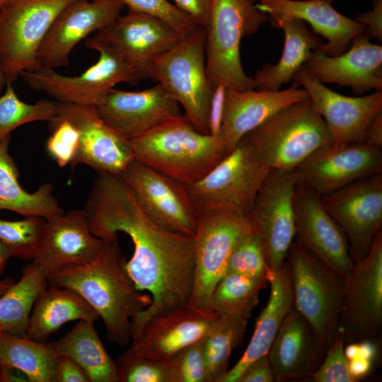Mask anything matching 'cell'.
Here are the masks:
<instances>
[{
    "instance_id": "obj_1",
    "label": "cell",
    "mask_w": 382,
    "mask_h": 382,
    "mask_svg": "<svg viewBox=\"0 0 382 382\" xmlns=\"http://www.w3.org/2000/svg\"><path fill=\"white\" fill-rule=\"evenodd\" d=\"M89 229L103 241L126 233L134 245L125 266L152 302L132 321V337L152 316L187 306L194 278V238L168 231L141 209L120 175L98 173L84 207Z\"/></svg>"
},
{
    "instance_id": "obj_34",
    "label": "cell",
    "mask_w": 382,
    "mask_h": 382,
    "mask_svg": "<svg viewBox=\"0 0 382 382\" xmlns=\"http://www.w3.org/2000/svg\"><path fill=\"white\" fill-rule=\"evenodd\" d=\"M57 355L48 342L0 334V369L22 372L31 382H57Z\"/></svg>"
},
{
    "instance_id": "obj_17",
    "label": "cell",
    "mask_w": 382,
    "mask_h": 382,
    "mask_svg": "<svg viewBox=\"0 0 382 382\" xmlns=\"http://www.w3.org/2000/svg\"><path fill=\"white\" fill-rule=\"evenodd\" d=\"M296 186L321 197L382 173V151L363 143L321 147L292 170Z\"/></svg>"
},
{
    "instance_id": "obj_42",
    "label": "cell",
    "mask_w": 382,
    "mask_h": 382,
    "mask_svg": "<svg viewBox=\"0 0 382 382\" xmlns=\"http://www.w3.org/2000/svg\"><path fill=\"white\" fill-rule=\"evenodd\" d=\"M204 338L165 360L169 382H207Z\"/></svg>"
},
{
    "instance_id": "obj_11",
    "label": "cell",
    "mask_w": 382,
    "mask_h": 382,
    "mask_svg": "<svg viewBox=\"0 0 382 382\" xmlns=\"http://www.w3.org/2000/svg\"><path fill=\"white\" fill-rule=\"evenodd\" d=\"M186 36L166 22L144 13L128 11L86 40L91 50L115 53L140 81L150 79L153 60Z\"/></svg>"
},
{
    "instance_id": "obj_6",
    "label": "cell",
    "mask_w": 382,
    "mask_h": 382,
    "mask_svg": "<svg viewBox=\"0 0 382 382\" xmlns=\"http://www.w3.org/2000/svg\"><path fill=\"white\" fill-rule=\"evenodd\" d=\"M286 261L291 273L294 308L328 349L339 332L345 277L294 241Z\"/></svg>"
},
{
    "instance_id": "obj_22",
    "label": "cell",
    "mask_w": 382,
    "mask_h": 382,
    "mask_svg": "<svg viewBox=\"0 0 382 382\" xmlns=\"http://www.w3.org/2000/svg\"><path fill=\"white\" fill-rule=\"evenodd\" d=\"M295 240L328 267L346 277L354 262L342 229L315 192L296 186L294 196Z\"/></svg>"
},
{
    "instance_id": "obj_21",
    "label": "cell",
    "mask_w": 382,
    "mask_h": 382,
    "mask_svg": "<svg viewBox=\"0 0 382 382\" xmlns=\"http://www.w3.org/2000/svg\"><path fill=\"white\" fill-rule=\"evenodd\" d=\"M96 109L108 126L129 141L183 115L180 105L158 83L139 91L113 88Z\"/></svg>"
},
{
    "instance_id": "obj_3",
    "label": "cell",
    "mask_w": 382,
    "mask_h": 382,
    "mask_svg": "<svg viewBox=\"0 0 382 382\" xmlns=\"http://www.w3.org/2000/svg\"><path fill=\"white\" fill-rule=\"evenodd\" d=\"M129 141L134 159L186 185L200 180L228 154L219 138L198 132L184 115Z\"/></svg>"
},
{
    "instance_id": "obj_49",
    "label": "cell",
    "mask_w": 382,
    "mask_h": 382,
    "mask_svg": "<svg viewBox=\"0 0 382 382\" xmlns=\"http://www.w3.org/2000/svg\"><path fill=\"white\" fill-rule=\"evenodd\" d=\"M57 382H90L82 367L73 359L65 355L57 357Z\"/></svg>"
},
{
    "instance_id": "obj_53",
    "label": "cell",
    "mask_w": 382,
    "mask_h": 382,
    "mask_svg": "<svg viewBox=\"0 0 382 382\" xmlns=\"http://www.w3.org/2000/svg\"><path fill=\"white\" fill-rule=\"evenodd\" d=\"M12 257L7 247L0 240V275L4 272L8 259Z\"/></svg>"
},
{
    "instance_id": "obj_13",
    "label": "cell",
    "mask_w": 382,
    "mask_h": 382,
    "mask_svg": "<svg viewBox=\"0 0 382 382\" xmlns=\"http://www.w3.org/2000/svg\"><path fill=\"white\" fill-rule=\"evenodd\" d=\"M339 330L345 344L381 342L382 333V231L367 256L345 277Z\"/></svg>"
},
{
    "instance_id": "obj_9",
    "label": "cell",
    "mask_w": 382,
    "mask_h": 382,
    "mask_svg": "<svg viewBox=\"0 0 382 382\" xmlns=\"http://www.w3.org/2000/svg\"><path fill=\"white\" fill-rule=\"evenodd\" d=\"M194 236V278L187 306L206 312L212 294L226 274L231 254L238 242L253 231L247 216L219 208L198 209Z\"/></svg>"
},
{
    "instance_id": "obj_55",
    "label": "cell",
    "mask_w": 382,
    "mask_h": 382,
    "mask_svg": "<svg viewBox=\"0 0 382 382\" xmlns=\"http://www.w3.org/2000/svg\"><path fill=\"white\" fill-rule=\"evenodd\" d=\"M6 79L0 67V93H1L2 90L6 87Z\"/></svg>"
},
{
    "instance_id": "obj_48",
    "label": "cell",
    "mask_w": 382,
    "mask_h": 382,
    "mask_svg": "<svg viewBox=\"0 0 382 382\" xmlns=\"http://www.w3.org/2000/svg\"><path fill=\"white\" fill-rule=\"evenodd\" d=\"M275 381L268 357L263 355L249 364L241 373L236 382H273Z\"/></svg>"
},
{
    "instance_id": "obj_27",
    "label": "cell",
    "mask_w": 382,
    "mask_h": 382,
    "mask_svg": "<svg viewBox=\"0 0 382 382\" xmlns=\"http://www.w3.org/2000/svg\"><path fill=\"white\" fill-rule=\"evenodd\" d=\"M328 348L294 307L284 318L267 355L275 381L310 378Z\"/></svg>"
},
{
    "instance_id": "obj_51",
    "label": "cell",
    "mask_w": 382,
    "mask_h": 382,
    "mask_svg": "<svg viewBox=\"0 0 382 382\" xmlns=\"http://www.w3.org/2000/svg\"><path fill=\"white\" fill-rule=\"evenodd\" d=\"M361 143L378 149H382V112L369 125Z\"/></svg>"
},
{
    "instance_id": "obj_23",
    "label": "cell",
    "mask_w": 382,
    "mask_h": 382,
    "mask_svg": "<svg viewBox=\"0 0 382 382\" xmlns=\"http://www.w3.org/2000/svg\"><path fill=\"white\" fill-rule=\"evenodd\" d=\"M47 220L40 245L32 260L45 275L93 261L104 242L91 233L84 209H73Z\"/></svg>"
},
{
    "instance_id": "obj_31",
    "label": "cell",
    "mask_w": 382,
    "mask_h": 382,
    "mask_svg": "<svg viewBox=\"0 0 382 382\" xmlns=\"http://www.w3.org/2000/svg\"><path fill=\"white\" fill-rule=\"evenodd\" d=\"M98 317L94 308L74 289L48 285L35 301L25 337L47 342L54 332L68 322L95 321Z\"/></svg>"
},
{
    "instance_id": "obj_25",
    "label": "cell",
    "mask_w": 382,
    "mask_h": 382,
    "mask_svg": "<svg viewBox=\"0 0 382 382\" xmlns=\"http://www.w3.org/2000/svg\"><path fill=\"white\" fill-rule=\"evenodd\" d=\"M216 317L187 305L155 315L132 337L130 347L144 357L166 360L204 338Z\"/></svg>"
},
{
    "instance_id": "obj_28",
    "label": "cell",
    "mask_w": 382,
    "mask_h": 382,
    "mask_svg": "<svg viewBox=\"0 0 382 382\" xmlns=\"http://www.w3.org/2000/svg\"><path fill=\"white\" fill-rule=\"evenodd\" d=\"M332 0H259L256 7L267 16L296 18L308 23L313 33L326 40L322 51L329 56L345 52L352 40L365 33V26L338 12Z\"/></svg>"
},
{
    "instance_id": "obj_15",
    "label": "cell",
    "mask_w": 382,
    "mask_h": 382,
    "mask_svg": "<svg viewBox=\"0 0 382 382\" xmlns=\"http://www.w3.org/2000/svg\"><path fill=\"white\" fill-rule=\"evenodd\" d=\"M292 171L272 170L247 216L260 239L270 271L282 268L295 237Z\"/></svg>"
},
{
    "instance_id": "obj_14",
    "label": "cell",
    "mask_w": 382,
    "mask_h": 382,
    "mask_svg": "<svg viewBox=\"0 0 382 382\" xmlns=\"http://www.w3.org/2000/svg\"><path fill=\"white\" fill-rule=\"evenodd\" d=\"M320 197L325 209L345 235L354 262L364 260L381 231L382 173Z\"/></svg>"
},
{
    "instance_id": "obj_32",
    "label": "cell",
    "mask_w": 382,
    "mask_h": 382,
    "mask_svg": "<svg viewBox=\"0 0 382 382\" xmlns=\"http://www.w3.org/2000/svg\"><path fill=\"white\" fill-rule=\"evenodd\" d=\"M11 135L0 142V210L15 212L24 216H35L48 219L64 213L53 194L50 183L41 185L29 192L19 183V171L9 154Z\"/></svg>"
},
{
    "instance_id": "obj_29",
    "label": "cell",
    "mask_w": 382,
    "mask_h": 382,
    "mask_svg": "<svg viewBox=\"0 0 382 382\" xmlns=\"http://www.w3.org/2000/svg\"><path fill=\"white\" fill-rule=\"evenodd\" d=\"M267 279L270 285L268 302L257 319L245 352L221 382H236L249 364L267 354L284 318L294 307L291 273L286 261L279 270H269Z\"/></svg>"
},
{
    "instance_id": "obj_57",
    "label": "cell",
    "mask_w": 382,
    "mask_h": 382,
    "mask_svg": "<svg viewBox=\"0 0 382 382\" xmlns=\"http://www.w3.org/2000/svg\"><path fill=\"white\" fill-rule=\"evenodd\" d=\"M1 331H2V330H0V334H1Z\"/></svg>"
},
{
    "instance_id": "obj_26",
    "label": "cell",
    "mask_w": 382,
    "mask_h": 382,
    "mask_svg": "<svg viewBox=\"0 0 382 382\" xmlns=\"http://www.w3.org/2000/svg\"><path fill=\"white\" fill-rule=\"evenodd\" d=\"M296 82L278 91H238L226 89L222 125L219 138L227 154L250 131L282 108L309 98Z\"/></svg>"
},
{
    "instance_id": "obj_4",
    "label": "cell",
    "mask_w": 382,
    "mask_h": 382,
    "mask_svg": "<svg viewBox=\"0 0 382 382\" xmlns=\"http://www.w3.org/2000/svg\"><path fill=\"white\" fill-rule=\"evenodd\" d=\"M268 20L256 7V0H212L206 29V72L211 88L223 82L227 88L255 89L253 77L245 73L240 57L242 39L255 33Z\"/></svg>"
},
{
    "instance_id": "obj_38",
    "label": "cell",
    "mask_w": 382,
    "mask_h": 382,
    "mask_svg": "<svg viewBox=\"0 0 382 382\" xmlns=\"http://www.w3.org/2000/svg\"><path fill=\"white\" fill-rule=\"evenodd\" d=\"M0 96V142L18 127L35 121L51 120L56 115L55 100L41 99L27 103L17 96L12 83H7Z\"/></svg>"
},
{
    "instance_id": "obj_50",
    "label": "cell",
    "mask_w": 382,
    "mask_h": 382,
    "mask_svg": "<svg viewBox=\"0 0 382 382\" xmlns=\"http://www.w3.org/2000/svg\"><path fill=\"white\" fill-rule=\"evenodd\" d=\"M355 20L362 23L365 33L369 36L382 40V0H374L372 8L365 13L358 14Z\"/></svg>"
},
{
    "instance_id": "obj_39",
    "label": "cell",
    "mask_w": 382,
    "mask_h": 382,
    "mask_svg": "<svg viewBox=\"0 0 382 382\" xmlns=\"http://www.w3.org/2000/svg\"><path fill=\"white\" fill-rule=\"evenodd\" d=\"M46 224L45 219L35 216L18 221L0 219V240L12 257L32 261L43 238Z\"/></svg>"
},
{
    "instance_id": "obj_37",
    "label": "cell",
    "mask_w": 382,
    "mask_h": 382,
    "mask_svg": "<svg viewBox=\"0 0 382 382\" xmlns=\"http://www.w3.org/2000/svg\"><path fill=\"white\" fill-rule=\"evenodd\" d=\"M248 320L216 317L204 338L207 382H221L228 371L233 349L243 340Z\"/></svg>"
},
{
    "instance_id": "obj_35",
    "label": "cell",
    "mask_w": 382,
    "mask_h": 382,
    "mask_svg": "<svg viewBox=\"0 0 382 382\" xmlns=\"http://www.w3.org/2000/svg\"><path fill=\"white\" fill-rule=\"evenodd\" d=\"M47 286L45 274L33 262L28 263L20 280L0 296V330L25 337L35 301Z\"/></svg>"
},
{
    "instance_id": "obj_8",
    "label": "cell",
    "mask_w": 382,
    "mask_h": 382,
    "mask_svg": "<svg viewBox=\"0 0 382 382\" xmlns=\"http://www.w3.org/2000/svg\"><path fill=\"white\" fill-rule=\"evenodd\" d=\"M271 170L246 134L203 178L187 187L197 209L219 208L248 216Z\"/></svg>"
},
{
    "instance_id": "obj_56",
    "label": "cell",
    "mask_w": 382,
    "mask_h": 382,
    "mask_svg": "<svg viewBox=\"0 0 382 382\" xmlns=\"http://www.w3.org/2000/svg\"><path fill=\"white\" fill-rule=\"evenodd\" d=\"M17 0H0V10L11 4Z\"/></svg>"
},
{
    "instance_id": "obj_19",
    "label": "cell",
    "mask_w": 382,
    "mask_h": 382,
    "mask_svg": "<svg viewBox=\"0 0 382 382\" xmlns=\"http://www.w3.org/2000/svg\"><path fill=\"white\" fill-rule=\"evenodd\" d=\"M56 104L54 117L69 120L79 132L72 168L85 164L98 173L120 175L134 159L130 141L104 122L96 107L59 101Z\"/></svg>"
},
{
    "instance_id": "obj_20",
    "label": "cell",
    "mask_w": 382,
    "mask_h": 382,
    "mask_svg": "<svg viewBox=\"0 0 382 382\" xmlns=\"http://www.w3.org/2000/svg\"><path fill=\"white\" fill-rule=\"evenodd\" d=\"M125 7L122 0H76L55 18L42 41L37 60L42 67L69 64L74 47L91 33L111 24Z\"/></svg>"
},
{
    "instance_id": "obj_5",
    "label": "cell",
    "mask_w": 382,
    "mask_h": 382,
    "mask_svg": "<svg viewBox=\"0 0 382 382\" xmlns=\"http://www.w3.org/2000/svg\"><path fill=\"white\" fill-rule=\"evenodd\" d=\"M271 169L292 171L316 150L332 144L328 126L309 98L290 104L247 134Z\"/></svg>"
},
{
    "instance_id": "obj_45",
    "label": "cell",
    "mask_w": 382,
    "mask_h": 382,
    "mask_svg": "<svg viewBox=\"0 0 382 382\" xmlns=\"http://www.w3.org/2000/svg\"><path fill=\"white\" fill-rule=\"evenodd\" d=\"M345 342L339 330L323 362L310 377L315 382H356L345 354Z\"/></svg>"
},
{
    "instance_id": "obj_33",
    "label": "cell",
    "mask_w": 382,
    "mask_h": 382,
    "mask_svg": "<svg viewBox=\"0 0 382 382\" xmlns=\"http://www.w3.org/2000/svg\"><path fill=\"white\" fill-rule=\"evenodd\" d=\"M92 320H81L51 347L57 356L65 355L76 361L90 382H117L114 360L107 352Z\"/></svg>"
},
{
    "instance_id": "obj_30",
    "label": "cell",
    "mask_w": 382,
    "mask_h": 382,
    "mask_svg": "<svg viewBox=\"0 0 382 382\" xmlns=\"http://www.w3.org/2000/svg\"><path fill=\"white\" fill-rule=\"evenodd\" d=\"M272 26L284 33V45L275 64H265L253 77L257 91H278L290 81L305 65L314 51L321 50L324 42L309 30L305 22L292 17L268 16Z\"/></svg>"
},
{
    "instance_id": "obj_52",
    "label": "cell",
    "mask_w": 382,
    "mask_h": 382,
    "mask_svg": "<svg viewBox=\"0 0 382 382\" xmlns=\"http://www.w3.org/2000/svg\"><path fill=\"white\" fill-rule=\"evenodd\" d=\"M348 364L352 376L358 381L371 373L376 361L365 357H356L348 360Z\"/></svg>"
},
{
    "instance_id": "obj_43",
    "label": "cell",
    "mask_w": 382,
    "mask_h": 382,
    "mask_svg": "<svg viewBox=\"0 0 382 382\" xmlns=\"http://www.w3.org/2000/svg\"><path fill=\"white\" fill-rule=\"evenodd\" d=\"M52 132L47 141V150L59 166L71 164L79 144V132L69 120L54 117L49 122Z\"/></svg>"
},
{
    "instance_id": "obj_40",
    "label": "cell",
    "mask_w": 382,
    "mask_h": 382,
    "mask_svg": "<svg viewBox=\"0 0 382 382\" xmlns=\"http://www.w3.org/2000/svg\"><path fill=\"white\" fill-rule=\"evenodd\" d=\"M114 362L117 382H169L165 360L144 357L131 347Z\"/></svg>"
},
{
    "instance_id": "obj_2",
    "label": "cell",
    "mask_w": 382,
    "mask_h": 382,
    "mask_svg": "<svg viewBox=\"0 0 382 382\" xmlns=\"http://www.w3.org/2000/svg\"><path fill=\"white\" fill-rule=\"evenodd\" d=\"M118 239L103 241L91 262L47 276L48 285L78 292L103 320L109 340L125 346L132 340V321L152 302L140 292L126 269Z\"/></svg>"
},
{
    "instance_id": "obj_16",
    "label": "cell",
    "mask_w": 382,
    "mask_h": 382,
    "mask_svg": "<svg viewBox=\"0 0 382 382\" xmlns=\"http://www.w3.org/2000/svg\"><path fill=\"white\" fill-rule=\"evenodd\" d=\"M97 62L77 76H65L40 66L21 74L33 89L45 92L56 101L96 107L116 84H137L139 80L113 52L100 48Z\"/></svg>"
},
{
    "instance_id": "obj_44",
    "label": "cell",
    "mask_w": 382,
    "mask_h": 382,
    "mask_svg": "<svg viewBox=\"0 0 382 382\" xmlns=\"http://www.w3.org/2000/svg\"><path fill=\"white\" fill-rule=\"evenodd\" d=\"M128 11L144 13L161 19L185 36L197 25L175 4L168 0H122Z\"/></svg>"
},
{
    "instance_id": "obj_47",
    "label": "cell",
    "mask_w": 382,
    "mask_h": 382,
    "mask_svg": "<svg viewBox=\"0 0 382 382\" xmlns=\"http://www.w3.org/2000/svg\"><path fill=\"white\" fill-rule=\"evenodd\" d=\"M175 6L186 14L198 27L209 25L212 0H173Z\"/></svg>"
},
{
    "instance_id": "obj_41",
    "label": "cell",
    "mask_w": 382,
    "mask_h": 382,
    "mask_svg": "<svg viewBox=\"0 0 382 382\" xmlns=\"http://www.w3.org/2000/svg\"><path fill=\"white\" fill-rule=\"evenodd\" d=\"M269 270L262 243L253 230L235 246L229 257L226 274L267 277Z\"/></svg>"
},
{
    "instance_id": "obj_12",
    "label": "cell",
    "mask_w": 382,
    "mask_h": 382,
    "mask_svg": "<svg viewBox=\"0 0 382 382\" xmlns=\"http://www.w3.org/2000/svg\"><path fill=\"white\" fill-rule=\"evenodd\" d=\"M120 175L151 221L164 229L194 238L199 212L186 184L136 159Z\"/></svg>"
},
{
    "instance_id": "obj_10",
    "label": "cell",
    "mask_w": 382,
    "mask_h": 382,
    "mask_svg": "<svg viewBox=\"0 0 382 382\" xmlns=\"http://www.w3.org/2000/svg\"><path fill=\"white\" fill-rule=\"evenodd\" d=\"M76 0H17L0 10V67L7 83L39 68V48L61 11Z\"/></svg>"
},
{
    "instance_id": "obj_36",
    "label": "cell",
    "mask_w": 382,
    "mask_h": 382,
    "mask_svg": "<svg viewBox=\"0 0 382 382\" xmlns=\"http://www.w3.org/2000/svg\"><path fill=\"white\" fill-rule=\"evenodd\" d=\"M268 284L267 277L226 274L211 297V311L218 317L248 320L259 303L260 291Z\"/></svg>"
},
{
    "instance_id": "obj_46",
    "label": "cell",
    "mask_w": 382,
    "mask_h": 382,
    "mask_svg": "<svg viewBox=\"0 0 382 382\" xmlns=\"http://www.w3.org/2000/svg\"><path fill=\"white\" fill-rule=\"evenodd\" d=\"M227 87L223 82L219 83L213 89L209 110V134L219 138L225 106Z\"/></svg>"
},
{
    "instance_id": "obj_7",
    "label": "cell",
    "mask_w": 382,
    "mask_h": 382,
    "mask_svg": "<svg viewBox=\"0 0 382 382\" xmlns=\"http://www.w3.org/2000/svg\"><path fill=\"white\" fill-rule=\"evenodd\" d=\"M206 29L197 28L175 46L156 57L150 79L162 85L185 111L184 116L209 134V110L213 90L206 72Z\"/></svg>"
},
{
    "instance_id": "obj_24",
    "label": "cell",
    "mask_w": 382,
    "mask_h": 382,
    "mask_svg": "<svg viewBox=\"0 0 382 382\" xmlns=\"http://www.w3.org/2000/svg\"><path fill=\"white\" fill-rule=\"evenodd\" d=\"M369 37L364 33L354 37L349 48L339 55L314 51L304 66L323 83L350 86L357 94L381 91L382 46L372 43Z\"/></svg>"
},
{
    "instance_id": "obj_18",
    "label": "cell",
    "mask_w": 382,
    "mask_h": 382,
    "mask_svg": "<svg viewBox=\"0 0 382 382\" xmlns=\"http://www.w3.org/2000/svg\"><path fill=\"white\" fill-rule=\"evenodd\" d=\"M292 79L307 91L313 107L328 126L335 147L361 143L369 125L382 112L381 90L364 96H344L326 87L305 66Z\"/></svg>"
},
{
    "instance_id": "obj_54",
    "label": "cell",
    "mask_w": 382,
    "mask_h": 382,
    "mask_svg": "<svg viewBox=\"0 0 382 382\" xmlns=\"http://www.w3.org/2000/svg\"><path fill=\"white\" fill-rule=\"evenodd\" d=\"M15 281L11 278H6L0 281V296L5 293L13 284Z\"/></svg>"
}]
</instances>
